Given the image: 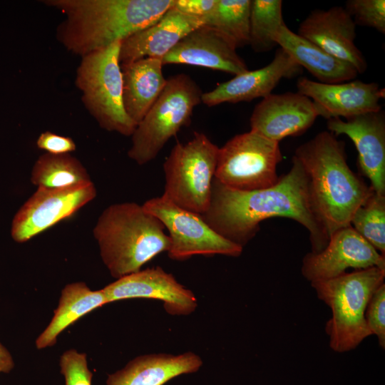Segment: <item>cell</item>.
Wrapping results in <instances>:
<instances>
[{
    "label": "cell",
    "instance_id": "1",
    "mask_svg": "<svg viewBox=\"0 0 385 385\" xmlns=\"http://www.w3.org/2000/svg\"><path fill=\"white\" fill-rule=\"evenodd\" d=\"M219 235L242 248L256 235L263 220L290 218L309 233L311 252L317 253L329 237L312 201L308 179L299 161L273 186L251 191L230 188L214 178L210 205L201 215Z\"/></svg>",
    "mask_w": 385,
    "mask_h": 385
},
{
    "label": "cell",
    "instance_id": "2",
    "mask_svg": "<svg viewBox=\"0 0 385 385\" xmlns=\"http://www.w3.org/2000/svg\"><path fill=\"white\" fill-rule=\"evenodd\" d=\"M175 0H45L66 16L56 37L70 52L86 56L123 41L158 21Z\"/></svg>",
    "mask_w": 385,
    "mask_h": 385
},
{
    "label": "cell",
    "instance_id": "3",
    "mask_svg": "<svg viewBox=\"0 0 385 385\" xmlns=\"http://www.w3.org/2000/svg\"><path fill=\"white\" fill-rule=\"evenodd\" d=\"M344 146L332 133L322 131L300 145L294 155L306 173L312 201L329 237L351 225L355 211L374 192L349 168Z\"/></svg>",
    "mask_w": 385,
    "mask_h": 385
},
{
    "label": "cell",
    "instance_id": "4",
    "mask_svg": "<svg viewBox=\"0 0 385 385\" xmlns=\"http://www.w3.org/2000/svg\"><path fill=\"white\" fill-rule=\"evenodd\" d=\"M163 223L133 202L114 203L99 216L93 233L102 260L115 278L138 272L170 249Z\"/></svg>",
    "mask_w": 385,
    "mask_h": 385
},
{
    "label": "cell",
    "instance_id": "5",
    "mask_svg": "<svg viewBox=\"0 0 385 385\" xmlns=\"http://www.w3.org/2000/svg\"><path fill=\"white\" fill-rule=\"evenodd\" d=\"M384 277L385 270L372 267L311 282L318 298L332 311L325 331L333 351L353 350L372 335L365 312L372 294L384 283Z\"/></svg>",
    "mask_w": 385,
    "mask_h": 385
},
{
    "label": "cell",
    "instance_id": "6",
    "mask_svg": "<svg viewBox=\"0 0 385 385\" xmlns=\"http://www.w3.org/2000/svg\"><path fill=\"white\" fill-rule=\"evenodd\" d=\"M121 41L82 56L75 83L81 92L85 107L101 128L131 136L136 125L123 105L119 61Z\"/></svg>",
    "mask_w": 385,
    "mask_h": 385
},
{
    "label": "cell",
    "instance_id": "7",
    "mask_svg": "<svg viewBox=\"0 0 385 385\" xmlns=\"http://www.w3.org/2000/svg\"><path fill=\"white\" fill-rule=\"evenodd\" d=\"M202 95L188 75L180 73L167 79L163 91L131 135L129 158L140 165L154 160L168 141L190 123Z\"/></svg>",
    "mask_w": 385,
    "mask_h": 385
},
{
    "label": "cell",
    "instance_id": "8",
    "mask_svg": "<svg viewBox=\"0 0 385 385\" xmlns=\"http://www.w3.org/2000/svg\"><path fill=\"white\" fill-rule=\"evenodd\" d=\"M219 147L195 132L185 143L178 142L163 163L164 195L183 209L204 214L212 194Z\"/></svg>",
    "mask_w": 385,
    "mask_h": 385
},
{
    "label": "cell",
    "instance_id": "9",
    "mask_svg": "<svg viewBox=\"0 0 385 385\" xmlns=\"http://www.w3.org/2000/svg\"><path fill=\"white\" fill-rule=\"evenodd\" d=\"M279 143L252 130L235 135L219 148L215 179L242 191L274 185L282 160Z\"/></svg>",
    "mask_w": 385,
    "mask_h": 385
},
{
    "label": "cell",
    "instance_id": "10",
    "mask_svg": "<svg viewBox=\"0 0 385 385\" xmlns=\"http://www.w3.org/2000/svg\"><path fill=\"white\" fill-rule=\"evenodd\" d=\"M143 207L157 217L168 232L169 258L186 260L195 255L239 257L243 248L216 232L198 213L183 209L164 195L146 200Z\"/></svg>",
    "mask_w": 385,
    "mask_h": 385
},
{
    "label": "cell",
    "instance_id": "11",
    "mask_svg": "<svg viewBox=\"0 0 385 385\" xmlns=\"http://www.w3.org/2000/svg\"><path fill=\"white\" fill-rule=\"evenodd\" d=\"M96 196L93 182L61 189L37 188L15 214L11 227L12 239L25 242L73 215Z\"/></svg>",
    "mask_w": 385,
    "mask_h": 385
},
{
    "label": "cell",
    "instance_id": "12",
    "mask_svg": "<svg viewBox=\"0 0 385 385\" xmlns=\"http://www.w3.org/2000/svg\"><path fill=\"white\" fill-rule=\"evenodd\" d=\"M372 267L385 270V256L349 225L334 232L322 251L307 253L301 272L313 282L336 277L349 268L359 270Z\"/></svg>",
    "mask_w": 385,
    "mask_h": 385
},
{
    "label": "cell",
    "instance_id": "13",
    "mask_svg": "<svg viewBox=\"0 0 385 385\" xmlns=\"http://www.w3.org/2000/svg\"><path fill=\"white\" fill-rule=\"evenodd\" d=\"M102 289L108 303L133 298L155 299L163 302L165 310L171 315H188L197 307L194 293L158 266L120 277Z\"/></svg>",
    "mask_w": 385,
    "mask_h": 385
},
{
    "label": "cell",
    "instance_id": "14",
    "mask_svg": "<svg viewBox=\"0 0 385 385\" xmlns=\"http://www.w3.org/2000/svg\"><path fill=\"white\" fill-rule=\"evenodd\" d=\"M319 116L317 106L298 92L271 93L255 107L250 130L279 143L284 138L304 133Z\"/></svg>",
    "mask_w": 385,
    "mask_h": 385
},
{
    "label": "cell",
    "instance_id": "15",
    "mask_svg": "<svg viewBox=\"0 0 385 385\" xmlns=\"http://www.w3.org/2000/svg\"><path fill=\"white\" fill-rule=\"evenodd\" d=\"M327 128L335 136L346 135L354 143L359 165L378 194L385 195V115L381 109L345 120L331 118Z\"/></svg>",
    "mask_w": 385,
    "mask_h": 385
},
{
    "label": "cell",
    "instance_id": "16",
    "mask_svg": "<svg viewBox=\"0 0 385 385\" xmlns=\"http://www.w3.org/2000/svg\"><path fill=\"white\" fill-rule=\"evenodd\" d=\"M297 92L310 98L319 108L321 116L344 119L382 109L379 101L384 98V88L378 83L349 81L323 83L301 77L297 82Z\"/></svg>",
    "mask_w": 385,
    "mask_h": 385
},
{
    "label": "cell",
    "instance_id": "17",
    "mask_svg": "<svg viewBox=\"0 0 385 385\" xmlns=\"http://www.w3.org/2000/svg\"><path fill=\"white\" fill-rule=\"evenodd\" d=\"M298 35L363 73L367 63L355 44L356 24L344 7L315 9L301 22Z\"/></svg>",
    "mask_w": 385,
    "mask_h": 385
},
{
    "label": "cell",
    "instance_id": "18",
    "mask_svg": "<svg viewBox=\"0 0 385 385\" xmlns=\"http://www.w3.org/2000/svg\"><path fill=\"white\" fill-rule=\"evenodd\" d=\"M236 49L221 33L203 25L183 38L161 61L163 66L186 64L236 76L248 71Z\"/></svg>",
    "mask_w": 385,
    "mask_h": 385
},
{
    "label": "cell",
    "instance_id": "19",
    "mask_svg": "<svg viewBox=\"0 0 385 385\" xmlns=\"http://www.w3.org/2000/svg\"><path fill=\"white\" fill-rule=\"evenodd\" d=\"M298 65L282 48H278L272 61L263 68L247 71L202 93L201 101L208 107L223 103H235L265 98L272 93L282 78L301 73Z\"/></svg>",
    "mask_w": 385,
    "mask_h": 385
},
{
    "label": "cell",
    "instance_id": "20",
    "mask_svg": "<svg viewBox=\"0 0 385 385\" xmlns=\"http://www.w3.org/2000/svg\"><path fill=\"white\" fill-rule=\"evenodd\" d=\"M203 25L202 19L186 15L172 6L155 23L121 41L120 64L145 58L162 59L187 34Z\"/></svg>",
    "mask_w": 385,
    "mask_h": 385
},
{
    "label": "cell",
    "instance_id": "21",
    "mask_svg": "<svg viewBox=\"0 0 385 385\" xmlns=\"http://www.w3.org/2000/svg\"><path fill=\"white\" fill-rule=\"evenodd\" d=\"M202 365L201 358L191 351L145 354L109 375L106 385H164L180 375L197 371Z\"/></svg>",
    "mask_w": 385,
    "mask_h": 385
},
{
    "label": "cell",
    "instance_id": "22",
    "mask_svg": "<svg viewBox=\"0 0 385 385\" xmlns=\"http://www.w3.org/2000/svg\"><path fill=\"white\" fill-rule=\"evenodd\" d=\"M160 58H145L120 65L123 101L128 117L137 125L163 91L167 79Z\"/></svg>",
    "mask_w": 385,
    "mask_h": 385
},
{
    "label": "cell",
    "instance_id": "23",
    "mask_svg": "<svg viewBox=\"0 0 385 385\" xmlns=\"http://www.w3.org/2000/svg\"><path fill=\"white\" fill-rule=\"evenodd\" d=\"M276 42L302 68L323 83H338L354 80L359 74L349 63L330 55L314 43L291 31L286 24Z\"/></svg>",
    "mask_w": 385,
    "mask_h": 385
},
{
    "label": "cell",
    "instance_id": "24",
    "mask_svg": "<svg viewBox=\"0 0 385 385\" xmlns=\"http://www.w3.org/2000/svg\"><path fill=\"white\" fill-rule=\"evenodd\" d=\"M103 290H91L84 282L68 284L63 289L50 323L36 341L38 349L54 345L58 336L88 313L108 304Z\"/></svg>",
    "mask_w": 385,
    "mask_h": 385
},
{
    "label": "cell",
    "instance_id": "25",
    "mask_svg": "<svg viewBox=\"0 0 385 385\" xmlns=\"http://www.w3.org/2000/svg\"><path fill=\"white\" fill-rule=\"evenodd\" d=\"M91 182L86 168L70 153H46L38 157L31 173V183L37 188H68Z\"/></svg>",
    "mask_w": 385,
    "mask_h": 385
},
{
    "label": "cell",
    "instance_id": "26",
    "mask_svg": "<svg viewBox=\"0 0 385 385\" xmlns=\"http://www.w3.org/2000/svg\"><path fill=\"white\" fill-rule=\"evenodd\" d=\"M251 0H217L212 11L203 19L237 48L249 44Z\"/></svg>",
    "mask_w": 385,
    "mask_h": 385
},
{
    "label": "cell",
    "instance_id": "27",
    "mask_svg": "<svg viewBox=\"0 0 385 385\" xmlns=\"http://www.w3.org/2000/svg\"><path fill=\"white\" fill-rule=\"evenodd\" d=\"M284 24L281 0H251L249 44L255 52H267L276 46Z\"/></svg>",
    "mask_w": 385,
    "mask_h": 385
},
{
    "label": "cell",
    "instance_id": "28",
    "mask_svg": "<svg viewBox=\"0 0 385 385\" xmlns=\"http://www.w3.org/2000/svg\"><path fill=\"white\" fill-rule=\"evenodd\" d=\"M351 226L385 256V195L374 191L355 211Z\"/></svg>",
    "mask_w": 385,
    "mask_h": 385
},
{
    "label": "cell",
    "instance_id": "29",
    "mask_svg": "<svg viewBox=\"0 0 385 385\" xmlns=\"http://www.w3.org/2000/svg\"><path fill=\"white\" fill-rule=\"evenodd\" d=\"M344 9L355 24L375 29L385 33L384 0H349Z\"/></svg>",
    "mask_w": 385,
    "mask_h": 385
},
{
    "label": "cell",
    "instance_id": "30",
    "mask_svg": "<svg viewBox=\"0 0 385 385\" xmlns=\"http://www.w3.org/2000/svg\"><path fill=\"white\" fill-rule=\"evenodd\" d=\"M65 385H91L93 374L88 368L86 354L75 349L65 351L60 359Z\"/></svg>",
    "mask_w": 385,
    "mask_h": 385
},
{
    "label": "cell",
    "instance_id": "31",
    "mask_svg": "<svg viewBox=\"0 0 385 385\" xmlns=\"http://www.w3.org/2000/svg\"><path fill=\"white\" fill-rule=\"evenodd\" d=\"M365 319L372 335L378 338L382 349L385 348V284L372 294L366 309Z\"/></svg>",
    "mask_w": 385,
    "mask_h": 385
},
{
    "label": "cell",
    "instance_id": "32",
    "mask_svg": "<svg viewBox=\"0 0 385 385\" xmlns=\"http://www.w3.org/2000/svg\"><path fill=\"white\" fill-rule=\"evenodd\" d=\"M36 145L46 153L53 155L70 153L76 148L72 138L51 131L41 133L36 140Z\"/></svg>",
    "mask_w": 385,
    "mask_h": 385
},
{
    "label": "cell",
    "instance_id": "33",
    "mask_svg": "<svg viewBox=\"0 0 385 385\" xmlns=\"http://www.w3.org/2000/svg\"><path fill=\"white\" fill-rule=\"evenodd\" d=\"M217 0H175L173 7L186 15L204 19L209 15Z\"/></svg>",
    "mask_w": 385,
    "mask_h": 385
},
{
    "label": "cell",
    "instance_id": "34",
    "mask_svg": "<svg viewBox=\"0 0 385 385\" xmlns=\"http://www.w3.org/2000/svg\"><path fill=\"white\" fill-rule=\"evenodd\" d=\"M14 366V362L10 352L0 343V374L9 373Z\"/></svg>",
    "mask_w": 385,
    "mask_h": 385
}]
</instances>
